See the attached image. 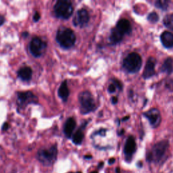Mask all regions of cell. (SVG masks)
I'll use <instances>...</instances> for the list:
<instances>
[{
  "label": "cell",
  "instance_id": "cell-1",
  "mask_svg": "<svg viewBox=\"0 0 173 173\" xmlns=\"http://www.w3.org/2000/svg\"><path fill=\"white\" fill-rule=\"evenodd\" d=\"M169 144L166 140H163L155 144L147 155V160L150 162L160 163L165 158Z\"/></svg>",
  "mask_w": 173,
  "mask_h": 173
},
{
  "label": "cell",
  "instance_id": "cell-2",
  "mask_svg": "<svg viewBox=\"0 0 173 173\" xmlns=\"http://www.w3.org/2000/svg\"><path fill=\"white\" fill-rule=\"evenodd\" d=\"M56 41L63 48L69 49L75 45L76 36L72 29L66 27L60 28L56 34Z\"/></svg>",
  "mask_w": 173,
  "mask_h": 173
},
{
  "label": "cell",
  "instance_id": "cell-3",
  "mask_svg": "<svg viewBox=\"0 0 173 173\" xmlns=\"http://www.w3.org/2000/svg\"><path fill=\"white\" fill-rule=\"evenodd\" d=\"M142 66V59L139 54L135 52L130 53L123 62V67L128 73H136Z\"/></svg>",
  "mask_w": 173,
  "mask_h": 173
},
{
  "label": "cell",
  "instance_id": "cell-4",
  "mask_svg": "<svg viewBox=\"0 0 173 173\" xmlns=\"http://www.w3.org/2000/svg\"><path fill=\"white\" fill-rule=\"evenodd\" d=\"M80 110L82 114H87L96 109V102L92 93L88 91L82 92L79 95Z\"/></svg>",
  "mask_w": 173,
  "mask_h": 173
},
{
  "label": "cell",
  "instance_id": "cell-5",
  "mask_svg": "<svg viewBox=\"0 0 173 173\" xmlns=\"http://www.w3.org/2000/svg\"><path fill=\"white\" fill-rule=\"evenodd\" d=\"M58 149L55 145L51 146L49 149H42L37 152V158L43 165L51 166L57 158Z\"/></svg>",
  "mask_w": 173,
  "mask_h": 173
},
{
  "label": "cell",
  "instance_id": "cell-6",
  "mask_svg": "<svg viewBox=\"0 0 173 173\" xmlns=\"http://www.w3.org/2000/svg\"><path fill=\"white\" fill-rule=\"evenodd\" d=\"M54 9L55 16L62 19L69 18L73 13L72 4L67 0L58 1L55 4Z\"/></svg>",
  "mask_w": 173,
  "mask_h": 173
},
{
  "label": "cell",
  "instance_id": "cell-7",
  "mask_svg": "<svg viewBox=\"0 0 173 173\" xmlns=\"http://www.w3.org/2000/svg\"><path fill=\"white\" fill-rule=\"evenodd\" d=\"M46 47L47 44L44 41L40 38L34 37L30 43L29 50L34 57H39L44 52Z\"/></svg>",
  "mask_w": 173,
  "mask_h": 173
},
{
  "label": "cell",
  "instance_id": "cell-8",
  "mask_svg": "<svg viewBox=\"0 0 173 173\" xmlns=\"http://www.w3.org/2000/svg\"><path fill=\"white\" fill-rule=\"evenodd\" d=\"M143 115L149 120L151 126L153 128L158 127L161 123V114L157 108H151L148 111L144 112Z\"/></svg>",
  "mask_w": 173,
  "mask_h": 173
},
{
  "label": "cell",
  "instance_id": "cell-9",
  "mask_svg": "<svg viewBox=\"0 0 173 173\" xmlns=\"http://www.w3.org/2000/svg\"><path fill=\"white\" fill-rule=\"evenodd\" d=\"M17 96H18V104L23 107H24L29 103H37L38 102L37 97L31 92H18Z\"/></svg>",
  "mask_w": 173,
  "mask_h": 173
},
{
  "label": "cell",
  "instance_id": "cell-10",
  "mask_svg": "<svg viewBox=\"0 0 173 173\" xmlns=\"http://www.w3.org/2000/svg\"><path fill=\"white\" fill-rule=\"evenodd\" d=\"M89 20V15L88 12L85 9H80L77 11L73 19V24L75 27H84Z\"/></svg>",
  "mask_w": 173,
  "mask_h": 173
},
{
  "label": "cell",
  "instance_id": "cell-11",
  "mask_svg": "<svg viewBox=\"0 0 173 173\" xmlns=\"http://www.w3.org/2000/svg\"><path fill=\"white\" fill-rule=\"evenodd\" d=\"M136 142L133 136H129L126 141L124 148V153L128 159H130L136 151Z\"/></svg>",
  "mask_w": 173,
  "mask_h": 173
},
{
  "label": "cell",
  "instance_id": "cell-12",
  "mask_svg": "<svg viewBox=\"0 0 173 173\" xmlns=\"http://www.w3.org/2000/svg\"><path fill=\"white\" fill-rule=\"evenodd\" d=\"M155 62V59L153 57H150L147 60L144 71L143 72V77L145 79H148L154 75Z\"/></svg>",
  "mask_w": 173,
  "mask_h": 173
},
{
  "label": "cell",
  "instance_id": "cell-13",
  "mask_svg": "<svg viewBox=\"0 0 173 173\" xmlns=\"http://www.w3.org/2000/svg\"><path fill=\"white\" fill-rule=\"evenodd\" d=\"M115 27L123 35L128 34L132 31V27L131 23H130V22L128 20L125 18H123L118 20Z\"/></svg>",
  "mask_w": 173,
  "mask_h": 173
},
{
  "label": "cell",
  "instance_id": "cell-14",
  "mask_svg": "<svg viewBox=\"0 0 173 173\" xmlns=\"http://www.w3.org/2000/svg\"><path fill=\"white\" fill-rule=\"evenodd\" d=\"M76 127V121L75 118H69L66 121L64 126V133L68 138H71L72 135L73 131Z\"/></svg>",
  "mask_w": 173,
  "mask_h": 173
},
{
  "label": "cell",
  "instance_id": "cell-15",
  "mask_svg": "<svg viewBox=\"0 0 173 173\" xmlns=\"http://www.w3.org/2000/svg\"><path fill=\"white\" fill-rule=\"evenodd\" d=\"M160 40L162 45L166 48L173 47V33L169 31H164L160 35Z\"/></svg>",
  "mask_w": 173,
  "mask_h": 173
},
{
  "label": "cell",
  "instance_id": "cell-16",
  "mask_svg": "<svg viewBox=\"0 0 173 173\" xmlns=\"http://www.w3.org/2000/svg\"><path fill=\"white\" fill-rule=\"evenodd\" d=\"M33 71L32 69L29 66H25L20 68L18 72V76L20 79L28 81L31 79Z\"/></svg>",
  "mask_w": 173,
  "mask_h": 173
},
{
  "label": "cell",
  "instance_id": "cell-17",
  "mask_svg": "<svg viewBox=\"0 0 173 173\" xmlns=\"http://www.w3.org/2000/svg\"><path fill=\"white\" fill-rule=\"evenodd\" d=\"M69 94H70V92H69L67 81H64L58 89V96L64 102H66L69 97Z\"/></svg>",
  "mask_w": 173,
  "mask_h": 173
},
{
  "label": "cell",
  "instance_id": "cell-18",
  "mask_svg": "<svg viewBox=\"0 0 173 173\" xmlns=\"http://www.w3.org/2000/svg\"><path fill=\"white\" fill-rule=\"evenodd\" d=\"M124 35L121 33L118 30L116 27L113 28L111 30L110 35V41L112 44H117L123 39Z\"/></svg>",
  "mask_w": 173,
  "mask_h": 173
},
{
  "label": "cell",
  "instance_id": "cell-19",
  "mask_svg": "<svg viewBox=\"0 0 173 173\" xmlns=\"http://www.w3.org/2000/svg\"><path fill=\"white\" fill-rule=\"evenodd\" d=\"M83 124L82 125V126L77 130V131L74 134V135H73L72 141L76 145H80V144H81V143L83 142V138H84L83 130L86 126V123L85 124V125H83Z\"/></svg>",
  "mask_w": 173,
  "mask_h": 173
},
{
  "label": "cell",
  "instance_id": "cell-20",
  "mask_svg": "<svg viewBox=\"0 0 173 173\" xmlns=\"http://www.w3.org/2000/svg\"><path fill=\"white\" fill-rule=\"evenodd\" d=\"M161 71L162 72L166 73L167 75H170L173 72V60L171 58H168L164 60L162 65Z\"/></svg>",
  "mask_w": 173,
  "mask_h": 173
},
{
  "label": "cell",
  "instance_id": "cell-21",
  "mask_svg": "<svg viewBox=\"0 0 173 173\" xmlns=\"http://www.w3.org/2000/svg\"><path fill=\"white\" fill-rule=\"evenodd\" d=\"M163 23L166 28L173 31V14L166 15L163 19Z\"/></svg>",
  "mask_w": 173,
  "mask_h": 173
},
{
  "label": "cell",
  "instance_id": "cell-22",
  "mask_svg": "<svg viewBox=\"0 0 173 173\" xmlns=\"http://www.w3.org/2000/svg\"><path fill=\"white\" fill-rule=\"evenodd\" d=\"M169 3L170 2L167 1V0H158V1H156L155 2V6L158 8H160V9L166 10L168 7V4H169Z\"/></svg>",
  "mask_w": 173,
  "mask_h": 173
},
{
  "label": "cell",
  "instance_id": "cell-23",
  "mask_svg": "<svg viewBox=\"0 0 173 173\" xmlns=\"http://www.w3.org/2000/svg\"><path fill=\"white\" fill-rule=\"evenodd\" d=\"M148 20L151 23H156L159 20V16L156 12H151L148 16Z\"/></svg>",
  "mask_w": 173,
  "mask_h": 173
},
{
  "label": "cell",
  "instance_id": "cell-24",
  "mask_svg": "<svg viewBox=\"0 0 173 173\" xmlns=\"http://www.w3.org/2000/svg\"><path fill=\"white\" fill-rule=\"evenodd\" d=\"M112 83H113L116 85V87H117V89L119 91L123 90V84L121 83L118 80H117V79H112Z\"/></svg>",
  "mask_w": 173,
  "mask_h": 173
},
{
  "label": "cell",
  "instance_id": "cell-25",
  "mask_svg": "<svg viewBox=\"0 0 173 173\" xmlns=\"http://www.w3.org/2000/svg\"><path fill=\"white\" fill-rule=\"evenodd\" d=\"M116 89H117V87H116V85L113 83H112V84H110L109 86H108V88H107L108 92L110 93H114L116 92Z\"/></svg>",
  "mask_w": 173,
  "mask_h": 173
},
{
  "label": "cell",
  "instance_id": "cell-26",
  "mask_svg": "<svg viewBox=\"0 0 173 173\" xmlns=\"http://www.w3.org/2000/svg\"><path fill=\"white\" fill-rule=\"evenodd\" d=\"M41 18V16H40V14L39 12H36L35 14H34V16H33V20L34 21H35V22H37L38 20H39Z\"/></svg>",
  "mask_w": 173,
  "mask_h": 173
},
{
  "label": "cell",
  "instance_id": "cell-27",
  "mask_svg": "<svg viewBox=\"0 0 173 173\" xmlns=\"http://www.w3.org/2000/svg\"><path fill=\"white\" fill-rule=\"evenodd\" d=\"M8 128H9V124H8V123H4L2 127V131H6V130L8 129Z\"/></svg>",
  "mask_w": 173,
  "mask_h": 173
},
{
  "label": "cell",
  "instance_id": "cell-28",
  "mask_svg": "<svg viewBox=\"0 0 173 173\" xmlns=\"http://www.w3.org/2000/svg\"><path fill=\"white\" fill-rule=\"evenodd\" d=\"M167 86L171 90H173V85H172V81H169L167 83Z\"/></svg>",
  "mask_w": 173,
  "mask_h": 173
},
{
  "label": "cell",
  "instance_id": "cell-29",
  "mask_svg": "<svg viewBox=\"0 0 173 173\" xmlns=\"http://www.w3.org/2000/svg\"><path fill=\"white\" fill-rule=\"evenodd\" d=\"M4 22H5V18H4V17L2 15H0V26H2Z\"/></svg>",
  "mask_w": 173,
  "mask_h": 173
},
{
  "label": "cell",
  "instance_id": "cell-30",
  "mask_svg": "<svg viewBox=\"0 0 173 173\" xmlns=\"http://www.w3.org/2000/svg\"><path fill=\"white\" fill-rule=\"evenodd\" d=\"M112 102L114 103V104H116V103H117L118 102V98L116 97H113L112 99Z\"/></svg>",
  "mask_w": 173,
  "mask_h": 173
},
{
  "label": "cell",
  "instance_id": "cell-31",
  "mask_svg": "<svg viewBox=\"0 0 173 173\" xmlns=\"http://www.w3.org/2000/svg\"><path fill=\"white\" fill-rule=\"evenodd\" d=\"M114 162H115V160H114V158H112V159H110V160L109 163H110H110L112 164V163H114Z\"/></svg>",
  "mask_w": 173,
  "mask_h": 173
},
{
  "label": "cell",
  "instance_id": "cell-32",
  "mask_svg": "<svg viewBox=\"0 0 173 173\" xmlns=\"http://www.w3.org/2000/svg\"><path fill=\"white\" fill-rule=\"evenodd\" d=\"M91 173H97V172H91Z\"/></svg>",
  "mask_w": 173,
  "mask_h": 173
}]
</instances>
